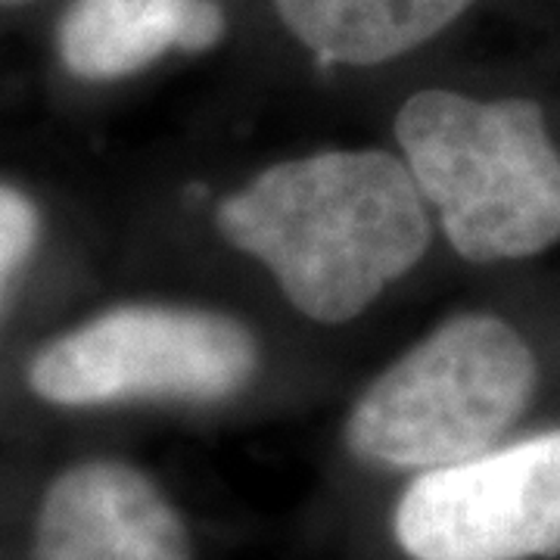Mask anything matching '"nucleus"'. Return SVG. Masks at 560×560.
I'll return each instance as SVG.
<instances>
[{
  "label": "nucleus",
  "instance_id": "39448f33",
  "mask_svg": "<svg viewBox=\"0 0 560 560\" xmlns=\"http://www.w3.org/2000/svg\"><path fill=\"white\" fill-rule=\"evenodd\" d=\"M393 533L411 560L560 555V430L423 470L401 492Z\"/></svg>",
  "mask_w": 560,
  "mask_h": 560
},
{
  "label": "nucleus",
  "instance_id": "7ed1b4c3",
  "mask_svg": "<svg viewBox=\"0 0 560 560\" xmlns=\"http://www.w3.org/2000/svg\"><path fill=\"white\" fill-rule=\"evenodd\" d=\"M536 383V355L508 320L458 315L364 389L346 442L355 458L389 470L477 458L521 420Z\"/></svg>",
  "mask_w": 560,
  "mask_h": 560
},
{
  "label": "nucleus",
  "instance_id": "f03ea898",
  "mask_svg": "<svg viewBox=\"0 0 560 560\" xmlns=\"http://www.w3.org/2000/svg\"><path fill=\"white\" fill-rule=\"evenodd\" d=\"M396 138L458 256L529 259L560 241V150L539 103L420 91Z\"/></svg>",
  "mask_w": 560,
  "mask_h": 560
},
{
  "label": "nucleus",
  "instance_id": "1a4fd4ad",
  "mask_svg": "<svg viewBox=\"0 0 560 560\" xmlns=\"http://www.w3.org/2000/svg\"><path fill=\"white\" fill-rule=\"evenodd\" d=\"M40 241V212L28 194L0 180V315Z\"/></svg>",
  "mask_w": 560,
  "mask_h": 560
},
{
  "label": "nucleus",
  "instance_id": "0eeeda50",
  "mask_svg": "<svg viewBox=\"0 0 560 560\" xmlns=\"http://www.w3.org/2000/svg\"><path fill=\"white\" fill-rule=\"evenodd\" d=\"M221 32L215 0H72L57 44L75 79L109 81L135 75L172 47L206 50Z\"/></svg>",
  "mask_w": 560,
  "mask_h": 560
},
{
  "label": "nucleus",
  "instance_id": "f257e3e1",
  "mask_svg": "<svg viewBox=\"0 0 560 560\" xmlns=\"http://www.w3.org/2000/svg\"><path fill=\"white\" fill-rule=\"evenodd\" d=\"M224 241L271 268L283 296L324 324L361 315L430 246L427 200L383 150L280 162L221 200Z\"/></svg>",
  "mask_w": 560,
  "mask_h": 560
},
{
  "label": "nucleus",
  "instance_id": "20e7f679",
  "mask_svg": "<svg viewBox=\"0 0 560 560\" xmlns=\"http://www.w3.org/2000/svg\"><path fill=\"white\" fill-rule=\"evenodd\" d=\"M259 349L234 318L190 308L121 305L50 340L28 364V386L60 408L135 399L215 401L256 374Z\"/></svg>",
  "mask_w": 560,
  "mask_h": 560
},
{
  "label": "nucleus",
  "instance_id": "6e6552de",
  "mask_svg": "<svg viewBox=\"0 0 560 560\" xmlns=\"http://www.w3.org/2000/svg\"><path fill=\"white\" fill-rule=\"evenodd\" d=\"M283 25L324 62L374 66L408 54L474 0H275Z\"/></svg>",
  "mask_w": 560,
  "mask_h": 560
},
{
  "label": "nucleus",
  "instance_id": "9d476101",
  "mask_svg": "<svg viewBox=\"0 0 560 560\" xmlns=\"http://www.w3.org/2000/svg\"><path fill=\"white\" fill-rule=\"evenodd\" d=\"M0 3H25V0H0Z\"/></svg>",
  "mask_w": 560,
  "mask_h": 560
},
{
  "label": "nucleus",
  "instance_id": "423d86ee",
  "mask_svg": "<svg viewBox=\"0 0 560 560\" xmlns=\"http://www.w3.org/2000/svg\"><path fill=\"white\" fill-rule=\"evenodd\" d=\"M32 560H194V545L178 508L143 470L97 458L47 486Z\"/></svg>",
  "mask_w": 560,
  "mask_h": 560
}]
</instances>
